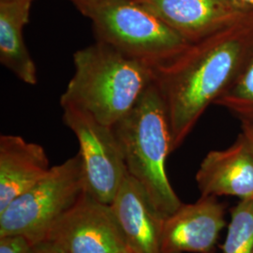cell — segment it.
I'll use <instances>...</instances> for the list:
<instances>
[{
	"label": "cell",
	"instance_id": "6da1fadb",
	"mask_svg": "<svg viewBox=\"0 0 253 253\" xmlns=\"http://www.w3.org/2000/svg\"><path fill=\"white\" fill-rule=\"evenodd\" d=\"M253 43V10L234 25L190 42L172 60L155 67V83L169 121L172 152L235 79Z\"/></svg>",
	"mask_w": 253,
	"mask_h": 253
},
{
	"label": "cell",
	"instance_id": "7a4b0ae2",
	"mask_svg": "<svg viewBox=\"0 0 253 253\" xmlns=\"http://www.w3.org/2000/svg\"><path fill=\"white\" fill-rule=\"evenodd\" d=\"M61 106L80 109L106 126L128 114L155 81L154 66L100 41L77 50Z\"/></svg>",
	"mask_w": 253,
	"mask_h": 253
},
{
	"label": "cell",
	"instance_id": "3957f363",
	"mask_svg": "<svg viewBox=\"0 0 253 253\" xmlns=\"http://www.w3.org/2000/svg\"><path fill=\"white\" fill-rule=\"evenodd\" d=\"M113 130L126 172L138 181L155 208L168 217L182 206L168 179L165 163L172 152L165 104L155 81Z\"/></svg>",
	"mask_w": 253,
	"mask_h": 253
},
{
	"label": "cell",
	"instance_id": "277c9868",
	"mask_svg": "<svg viewBox=\"0 0 253 253\" xmlns=\"http://www.w3.org/2000/svg\"><path fill=\"white\" fill-rule=\"evenodd\" d=\"M89 19L96 40L154 67L190 42L135 0H68Z\"/></svg>",
	"mask_w": 253,
	"mask_h": 253
},
{
	"label": "cell",
	"instance_id": "5b68a950",
	"mask_svg": "<svg viewBox=\"0 0 253 253\" xmlns=\"http://www.w3.org/2000/svg\"><path fill=\"white\" fill-rule=\"evenodd\" d=\"M85 191L78 153L53 166L42 180L0 212V236L25 235L33 245L44 241L54 225Z\"/></svg>",
	"mask_w": 253,
	"mask_h": 253
},
{
	"label": "cell",
	"instance_id": "8992f818",
	"mask_svg": "<svg viewBox=\"0 0 253 253\" xmlns=\"http://www.w3.org/2000/svg\"><path fill=\"white\" fill-rule=\"evenodd\" d=\"M63 121L79 143L85 190L101 203L112 205L126 170L112 126L73 106H62Z\"/></svg>",
	"mask_w": 253,
	"mask_h": 253
},
{
	"label": "cell",
	"instance_id": "52a82bcc",
	"mask_svg": "<svg viewBox=\"0 0 253 253\" xmlns=\"http://www.w3.org/2000/svg\"><path fill=\"white\" fill-rule=\"evenodd\" d=\"M45 240L65 253H124L126 239L112 206L85 191L50 231Z\"/></svg>",
	"mask_w": 253,
	"mask_h": 253
},
{
	"label": "cell",
	"instance_id": "ba28073f",
	"mask_svg": "<svg viewBox=\"0 0 253 253\" xmlns=\"http://www.w3.org/2000/svg\"><path fill=\"white\" fill-rule=\"evenodd\" d=\"M189 42L246 17L253 8L235 0H135Z\"/></svg>",
	"mask_w": 253,
	"mask_h": 253
},
{
	"label": "cell",
	"instance_id": "9c48e42d",
	"mask_svg": "<svg viewBox=\"0 0 253 253\" xmlns=\"http://www.w3.org/2000/svg\"><path fill=\"white\" fill-rule=\"evenodd\" d=\"M224 224V208L216 196H202L194 204H182L164 220V253H213Z\"/></svg>",
	"mask_w": 253,
	"mask_h": 253
},
{
	"label": "cell",
	"instance_id": "30bf717a",
	"mask_svg": "<svg viewBox=\"0 0 253 253\" xmlns=\"http://www.w3.org/2000/svg\"><path fill=\"white\" fill-rule=\"evenodd\" d=\"M131 253H164L165 217L155 208L141 184L127 172L112 203Z\"/></svg>",
	"mask_w": 253,
	"mask_h": 253
},
{
	"label": "cell",
	"instance_id": "8fae6325",
	"mask_svg": "<svg viewBox=\"0 0 253 253\" xmlns=\"http://www.w3.org/2000/svg\"><path fill=\"white\" fill-rule=\"evenodd\" d=\"M196 181L202 196L253 198V149L242 134L224 150H213L201 163Z\"/></svg>",
	"mask_w": 253,
	"mask_h": 253
},
{
	"label": "cell",
	"instance_id": "7c38bea8",
	"mask_svg": "<svg viewBox=\"0 0 253 253\" xmlns=\"http://www.w3.org/2000/svg\"><path fill=\"white\" fill-rule=\"evenodd\" d=\"M44 148L19 135L0 136V212L51 170Z\"/></svg>",
	"mask_w": 253,
	"mask_h": 253
},
{
	"label": "cell",
	"instance_id": "4fadbf2b",
	"mask_svg": "<svg viewBox=\"0 0 253 253\" xmlns=\"http://www.w3.org/2000/svg\"><path fill=\"white\" fill-rule=\"evenodd\" d=\"M33 1L0 0V62L29 85L38 82L36 64L24 39Z\"/></svg>",
	"mask_w": 253,
	"mask_h": 253
},
{
	"label": "cell",
	"instance_id": "5bb4252c",
	"mask_svg": "<svg viewBox=\"0 0 253 253\" xmlns=\"http://www.w3.org/2000/svg\"><path fill=\"white\" fill-rule=\"evenodd\" d=\"M241 121L253 122V43L235 79L215 100Z\"/></svg>",
	"mask_w": 253,
	"mask_h": 253
},
{
	"label": "cell",
	"instance_id": "9a60e30c",
	"mask_svg": "<svg viewBox=\"0 0 253 253\" xmlns=\"http://www.w3.org/2000/svg\"><path fill=\"white\" fill-rule=\"evenodd\" d=\"M253 198L243 199L234 209L222 253H253Z\"/></svg>",
	"mask_w": 253,
	"mask_h": 253
},
{
	"label": "cell",
	"instance_id": "2e32d148",
	"mask_svg": "<svg viewBox=\"0 0 253 253\" xmlns=\"http://www.w3.org/2000/svg\"><path fill=\"white\" fill-rule=\"evenodd\" d=\"M32 242L23 235L0 236V253H31Z\"/></svg>",
	"mask_w": 253,
	"mask_h": 253
},
{
	"label": "cell",
	"instance_id": "e0dca14e",
	"mask_svg": "<svg viewBox=\"0 0 253 253\" xmlns=\"http://www.w3.org/2000/svg\"><path fill=\"white\" fill-rule=\"evenodd\" d=\"M31 253H65L63 250L57 245L50 241L44 240L33 246Z\"/></svg>",
	"mask_w": 253,
	"mask_h": 253
},
{
	"label": "cell",
	"instance_id": "ac0fdd59",
	"mask_svg": "<svg viewBox=\"0 0 253 253\" xmlns=\"http://www.w3.org/2000/svg\"><path fill=\"white\" fill-rule=\"evenodd\" d=\"M242 135L253 149V122L242 121Z\"/></svg>",
	"mask_w": 253,
	"mask_h": 253
},
{
	"label": "cell",
	"instance_id": "d6986e66",
	"mask_svg": "<svg viewBox=\"0 0 253 253\" xmlns=\"http://www.w3.org/2000/svg\"><path fill=\"white\" fill-rule=\"evenodd\" d=\"M235 1L245 4V5H247V6H249V7L253 9V0H235Z\"/></svg>",
	"mask_w": 253,
	"mask_h": 253
},
{
	"label": "cell",
	"instance_id": "ffe728a7",
	"mask_svg": "<svg viewBox=\"0 0 253 253\" xmlns=\"http://www.w3.org/2000/svg\"><path fill=\"white\" fill-rule=\"evenodd\" d=\"M130 253V252H129V251H127V252H125V253Z\"/></svg>",
	"mask_w": 253,
	"mask_h": 253
},
{
	"label": "cell",
	"instance_id": "44dd1931",
	"mask_svg": "<svg viewBox=\"0 0 253 253\" xmlns=\"http://www.w3.org/2000/svg\"></svg>",
	"mask_w": 253,
	"mask_h": 253
}]
</instances>
